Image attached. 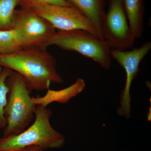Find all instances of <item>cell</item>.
Instances as JSON below:
<instances>
[{"label": "cell", "instance_id": "obj_5", "mask_svg": "<svg viewBox=\"0 0 151 151\" xmlns=\"http://www.w3.org/2000/svg\"><path fill=\"white\" fill-rule=\"evenodd\" d=\"M32 8L38 15L59 31L84 30L104 40L91 21L75 6L39 5Z\"/></svg>", "mask_w": 151, "mask_h": 151}, {"label": "cell", "instance_id": "obj_12", "mask_svg": "<svg viewBox=\"0 0 151 151\" xmlns=\"http://www.w3.org/2000/svg\"><path fill=\"white\" fill-rule=\"evenodd\" d=\"M21 49L17 35L13 28L0 30V54H8Z\"/></svg>", "mask_w": 151, "mask_h": 151}, {"label": "cell", "instance_id": "obj_11", "mask_svg": "<svg viewBox=\"0 0 151 151\" xmlns=\"http://www.w3.org/2000/svg\"><path fill=\"white\" fill-rule=\"evenodd\" d=\"M129 25L135 39L144 32V10L142 0H123Z\"/></svg>", "mask_w": 151, "mask_h": 151}, {"label": "cell", "instance_id": "obj_17", "mask_svg": "<svg viewBox=\"0 0 151 151\" xmlns=\"http://www.w3.org/2000/svg\"><path fill=\"white\" fill-rule=\"evenodd\" d=\"M2 71V70L1 66H0V75H1V73Z\"/></svg>", "mask_w": 151, "mask_h": 151}, {"label": "cell", "instance_id": "obj_7", "mask_svg": "<svg viewBox=\"0 0 151 151\" xmlns=\"http://www.w3.org/2000/svg\"><path fill=\"white\" fill-rule=\"evenodd\" d=\"M151 42H145L139 48L130 50H122L111 49V58L118 63L125 70L126 81L125 87L120 97V106L117 110L119 116L129 119L131 113V96L130 90L132 82L139 71L141 61L150 51Z\"/></svg>", "mask_w": 151, "mask_h": 151}, {"label": "cell", "instance_id": "obj_1", "mask_svg": "<svg viewBox=\"0 0 151 151\" xmlns=\"http://www.w3.org/2000/svg\"><path fill=\"white\" fill-rule=\"evenodd\" d=\"M56 64L52 55L34 47L0 54V66L19 73L30 91L48 90L51 83L63 82L62 77L57 71Z\"/></svg>", "mask_w": 151, "mask_h": 151}, {"label": "cell", "instance_id": "obj_9", "mask_svg": "<svg viewBox=\"0 0 151 151\" xmlns=\"http://www.w3.org/2000/svg\"><path fill=\"white\" fill-rule=\"evenodd\" d=\"M86 85L85 80L79 78L75 83L67 88L60 90L48 89L43 97H32V101L36 105H40L45 107L53 102L65 104L82 92Z\"/></svg>", "mask_w": 151, "mask_h": 151}, {"label": "cell", "instance_id": "obj_15", "mask_svg": "<svg viewBox=\"0 0 151 151\" xmlns=\"http://www.w3.org/2000/svg\"><path fill=\"white\" fill-rule=\"evenodd\" d=\"M32 7L39 5H56L62 6H71L72 4L66 0H25Z\"/></svg>", "mask_w": 151, "mask_h": 151}, {"label": "cell", "instance_id": "obj_14", "mask_svg": "<svg viewBox=\"0 0 151 151\" xmlns=\"http://www.w3.org/2000/svg\"><path fill=\"white\" fill-rule=\"evenodd\" d=\"M18 0H0V29L12 28L14 12Z\"/></svg>", "mask_w": 151, "mask_h": 151}, {"label": "cell", "instance_id": "obj_2", "mask_svg": "<svg viewBox=\"0 0 151 151\" xmlns=\"http://www.w3.org/2000/svg\"><path fill=\"white\" fill-rule=\"evenodd\" d=\"M35 121L18 134L0 138V151H22L29 147H40L43 150L58 149L64 145L65 137L55 130L50 119L52 112L47 107L37 105Z\"/></svg>", "mask_w": 151, "mask_h": 151}, {"label": "cell", "instance_id": "obj_13", "mask_svg": "<svg viewBox=\"0 0 151 151\" xmlns=\"http://www.w3.org/2000/svg\"><path fill=\"white\" fill-rule=\"evenodd\" d=\"M12 70L5 67L0 75V129H4L7 125L5 116V108L7 103L9 88L6 80L10 75Z\"/></svg>", "mask_w": 151, "mask_h": 151}, {"label": "cell", "instance_id": "obj_6", "mask_svg": "<svg viewBox=\"0 0 151 151\" xmlns=\"http://www.w3.org/2000/svg\"><path fill=\"white\" fill-rule=\"evenodd\" d=\"M103 34L111 49L125 50L133 46L135 38L129 25L123 0H110L103 20Z\"/></svg>", "mask_w": 151, "mask_h": 151}, {"label": "cell", "instance_id": "obj_3", "mask_svg": "<svg viewBox=\"0 0 151 151\" xmlns=\"http://www.w3.org/2000/svg\"><path fill=\"white\" fill-rule=\"evenodd\" d=\"M6 82L9 92L5 108L7 125L3 137L18 134L24 131L35 116L37 106L30 95V90L19 73L12 71Z\"/></svg>", "mask_w": 151, "mask_h": 151}, {"label": "cell", "instance_id": "obj_10", "mask_svg": "<svg viewBox=\"0 0 151 151\" xmlns=\"http://www.w3.org/2000/svg\"><path fill=\"white\" fill-rule=\"evenodd\" d=\"M68 3L75 6L94 25L99 32L101 37L103 36V20L105 14L103 9L102 0H66Z\"/></svg>", "mask_w": 151, "mask_h": 151}, {"label": "cell", "instance_id": "obj_8", "mask_svg": "<svg viewBox=\"0 0 151 151\" xmlns=\"http://www.w3.org/2000/svg\"><path fill=\"white\" fill-rule=\"evenodd\" d=\"M16 32L22 48L40 47L55 32L50 23L34 11L22 13L14 17L12 27Z\"/></svg>", "mask_w": 151, "mask_h": 151}, {"label": "cell", "instance_id": "obj_16", "mask_svg": "<svg viewBox=\"0 0 151 151\" xmlns=\"http://www.w3.org/2000/svg\"><path fill=\"white\" fill-rule=\"evenodd\" d=\"M22 151H44V150L40 147L33 146V147L27 148Z\"/></svg>", "mask_w": 151, "mask_h": 151}, {"label": "cell", "instance_id": "obj_4", "mask_svg": "<svg viewBox=\"0 0 151 151\" xmlns=\"http://www.w3.org/2000/svg\"><path fill=\"white\" fill-rule=\"evenodd\" d=\"M51 45L78 52L94 60L106 70L111 67V45L107 41L100 39L87 31H59L47 39L40 48L44 49Z\"/></svg>", "mask_w": 151, "mask_h": 151}]
</instances>
